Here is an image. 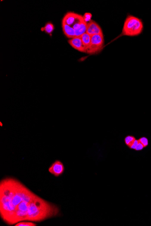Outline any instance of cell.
<instances>
[{
    "label": "cell",
    "mask_w": 151,
    "mask_h": 226,
    "mask_svg": "<svg viewBox=\"0 0 151 226\" xmlns=\"http://www.w3.org/2000/svg\"><path fill=\"white\" fill-rule=\"evenodd\" d=\"M144 29V23L141 19L133 15H129L125 20L122 34L127 36H138L143 33Z\"/></svg>",
    "instance_id": "6da1fadb"
},
{
    "label": "cell",
    "mask_w": 151,
    "mask_h": 226,
    "mask_svg": "<svg viewBox=\"0 0 151 226\" xmlns=\"http://www.w3.org/2000/svg\"><path fill=\"white\" fill-rule=\"evenodd\" d=\"M104 45L103 34L91 36L90 44L86 49V53L89 54H97L102 50Z\"/></svg>",
    "instance_id": "7a4b0ae2"
},
{
    "label": "cell",
    "mask_w": 151,
    "mask_h": 226,
    "mask_svg": "<svg viewBox=\"0 0 151 226\" xmlns=\"http://www.w3.org/2000/svg\"><path fill=\"white\" fill-rule=\"evenodd\" d=\"M87 24V23L84 20L83 17L81 15L72 27L75 30L76 37H80L86 33Z\"/></svg>",
    "instance_id": "3957f363"
},
{
    "label": "cell",
    "mask_w": 151,
    "mask_h": 226,
    "mask_svg": "<svg viewBox=\"0 0 151 226\" xmlns=\"http://www.w3.org/2000/svg\"><path fill=\"white\" fill-rule=\"evenodd\" d=\"M64 170L65 168L63 164L59 160L55 161L49 168V172L56 177L62 175Z\"/></svg>",
    "instance_id": "277c9868"
},
{
    "label": "cell",
    "mask_w": 151,
    "mask_h": 226,
    "mask_svg": "<svg viewBox=\"0 0 151 226\" xmlns=\"http://www.w3.org/2000/svg\"><path fill=\"white\" fill-rule=\"evenodd\" d=\"M69 44L76 50L82 52L86 53V49L80 37H75L68 41Z\"/></svg>",
    "instance_id": "5b68a950"
},
{
    "label": "cell",
    "mask_w": 151,
    "mask_h": 226,
    "mask_svg": "<svg viewBox=\"0 0 151 226\" xmlns=\"http://www.w3.org/2000/svg\"><path fill=\"white\" fill-rule=\"evenodd\" d=\"M86 33L91 36L103 34L102 28L99 25L92 20L87 23Z\"/></svg>",
    "instance_id": "8992f818"
},
{
    "label": "cell",
    "mask_w": 151,
    "mask_h": 226,
    "mask_svg": "<svg viewBox=\"0 0 151 226\" xmlns=\"http://www.w3.org/2000/svg\"><path fill=\"white\" fill-rule=\"evenodd\" d=\"M81 15L74 12H68L64 15L62 23H66L69 26L72 27L74 23L76 22Z\"/></svg>",
    "instance_id": "52a82bcc"
},
{
    "label": "cell",
    "mask_w": 151,
    "mask_h": 226,
    "mask_svg": "<svg viewBox=\"0 0 151 226\" xmlns=\"http://www.w3.org/2000/svg\"><path fill=\"white\" fill-rule=\"evenodd\" d=\"M62 28L64 34L69 37V38H72L76 37V33L74 29L69 26L66 23H62Z\"/></svg>",
    "instance_id": "ba28073f"
},
{
    "label": "cell",
    "mask_w": 151,
    "mask_h": 226,
    "mask_svg": "<svg viewBox=\"0 0 151 226\" xmlns=\"http://www.w3.org/2000/svg\"><path fill=\"white\" fill-rule=\"evenodd\" d=\"M83 43L85 47V49L87 48L90 44L91 41V36L89 34L85 33L82 35L80 36Z\"/></svg>",
    "instance_id": "9c48e42d"
},
{
    "label": "cell",
    "mask_w": 151,
    "mask_h": 226,
    "mask_svg": "<svg viewBox=\"0 0 151 226\" xmlns=\"http://www.w3.org/2000/svg\"><path fill=\"white\" fill-rule=\"evenodd\" d=\"M137 139L135 137L132 135H128L126 136L124 139V142L126 145L130 149L131 146L133 144L134 141H135Z\"/></svg>",
    "instance_id": "30bf717a"
},
{
    "label": "cell",
    "mask_w": 151,
    "mask_h": 226,
    "mask_svg": "<svg viewBox=\"0 0 151 226\" xmlns=\"http://www.w3.org/2000/svg\"><path fill=\"white\" fill-rule=\"evenodd\" d=\"M55 29L54 25L51 23H48L45 24L44 27L42 28V31H44L45 33L49 34H52Z\"/></svg>",
    "instance_id": "8fae6325"
},
{
    "label": "cell",
    "mask_w": 151,
    "mask_h": 226,
    "mask_svg": "<svg viewBox=\"0 0 151 226\" xmlns=\"http://www.w3.org/2000/svg\"><path fill=\"white\" fill-rule=\"evenodd\" d=\"M139 142L144 146L145 148L148 147L149 145V140L146 137L143 136L138 139Z\"/></svg>",
    "instance_id": "7c38bea8"
},
{
    "label": "cell",
    "mask_w": 151,
    "mask_h": 226,
    "mask_svg": "<svg viewBox=\"0 0 151 226\" xmlns=\"http://www.w3.org/2000/svg\"><path fill=\"white\" fill-rule=\"evenodd\" d=\"M15 226H36V224L33 223L32 222H21L15 225Z\"/></svg>",
    "instance_id": "4fadbf2b"
},
{
    "label": "cell",
    "mask_w": 151,
    "mask_h": 226,
    "mask_svg": "<svg viewBox=\"0 0 151 226\" xmlns=\"http://www.w3.org/2000/svg\"><path fill=\"white\" fill-rule=\"evenodd\" d=\"M83 19L85 21L88 23L90 22L91 21V19L92 18V15L90 13H85L84 15Z\"/></svg>",
    "instance_id": "5bb4252c"
},
{
    "label": "cell",
    "mask_w": 151,
    "mask_h": 226,
    "mask_svg": "<svg viewBox=\"0 0 151 226\" xmlns=\"http://www.w3.org/2000/svg\"><path fill=\"white\" fill-rule=\"evenodd\" d=\"M145 148L144 146L139 141L138 144L137 145V147H136V149H135V150L136 151H141L144 150Z\"/></svg>",
    "instance_id": "9a60e30c"
},
{
    "label": "cell",
    "mask_w": 151,
    "mask_h": 226,
    "mask_svg": "<svg viewBox=\"0 0 151 226\" xmlns=\"http://www.w3.org/2000/svg\"><path fill=\"white\" fill-rule=\"evenodd\" d=\"M139 141L138 140V139H136L135 141L133 142V144L130 147V149L132 150H135V149H136V147H137V145L138 144Z\"/></svg>",
    "instance_id": "2e32d148"
}]
</instances>
